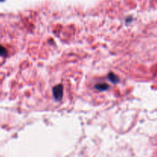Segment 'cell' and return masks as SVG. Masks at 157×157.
Returning a JSON list of instances; mask_svg holds the SVG:
<instances>
[{
	"label": "cell",
	"mask_w": 157,
	"mask_h": 157,
	"mask_svg": "<svg viewBox=\"0 0 157 157\" xmlns=\"http://www.w3.org/2000/svg\"><path fill=\"white\" fill-rule=\"evenodd\" d=\"M109 79H110V81H112L113 83H117V82H119V78L116 76L115 75H113V73H110L109 75Z\"/></svg>",
	"instance_id": "3"
},
{
	"label": "cell",
	"mask_w": 157,
	"mask_h": 157,
	"mask_svg": "<svg viewBox=\"0 0 157 157\" xmlns=\"http://www.w3.org/2000/svg\"><path fill=\"white\" fill-rule=\"evenodd\" d=\"M109 87V86L106 84H98V85L95 86V88L98 89V90L100 91H102V90H107Z\"/></svg>",
	"instance_id": "2"
},
{
	"label": "cell",
	"mask_w": 157,
	"mask_h": 157,
	"mask_svg": "<svg viewBox=\"0 0 157 157\" xmlns=\"http://www.w3.org/2000/svg\"><path fill=\"white\" fill-rule=\"evenodd\" d=\"M2 1H4V0H0V2H2Z\"/></svg>",
	"instance_id": "5"
},
{
	"label": "cell",
	"mask_w": 157,
	"mask_h": 157,
	"mask_svg": "<svg viewBox=\"0 0 157 157\" xmlns=\"http://www.w3.org/2000/svg\"><path fill=\"white\" fill-rule=\"evenodd\" d=\"M7 55V52H6V48H3L2 46H0V55L1 56H6Z\"/></svg>",
	"instance_id": "4"
},
{
	"label": "cell",
	"mask_w": 157,
	"mask_h": 157,
	"mask_svg": "<svg viewBox=\"0 0 157 157\" xmlns=\"http://www.w3.org/2000/svg\"><path fill=\"white\" fill-rule=\"evenodd\" d=\"M53 95L57 101L62 99L63 97V86L61 84L55 86L53 88Z\"/></svg>",
	"instance_id": "1"
}]
</instances>
